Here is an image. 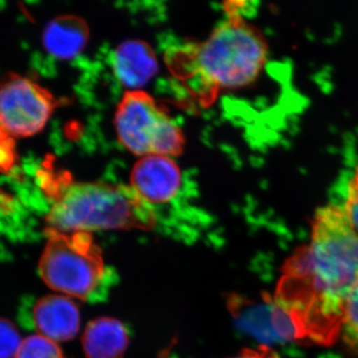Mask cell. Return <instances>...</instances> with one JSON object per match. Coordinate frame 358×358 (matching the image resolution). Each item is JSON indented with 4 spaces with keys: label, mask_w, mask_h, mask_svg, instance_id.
Here are the masks:
<instances>
[{
    "label": "cell",
    "mask_w": 358,
    "mask_h": 358,
    "mask_svg": "<svg viewBox=\"0 0 358 358\" xmlns=\"http://www.w3.org/2000/svg\"><path fill=\"white\" fill-rule=\"evenodd\" d=\"M114 124L120 143L138 157L182 154L183 131L143 90L124 94L115 110Z\"/></svg>",
    "instance_id": "obj_5"
},
{
    "label": "cell",
    "mask_w": 358,
    "mask_h": 358,
    "mask_svg": "<svg viewBox=\"0 0 358 358\" xmlns=\"http://www.w3.org/2000/svg\"><path fill=\"white\" fill-rule=\"evenodd\" d=\"M49 183L52 200L47 229L63 233L103 230H152L157 219L152 205L131 185L66 180Z\"/></svg>",
    "instance_id": "obj_3"
},
{
    "label": "cell",
    "mask_w": 358,
    "mask_h": 358,
    "mask_svg": "<svg viewBox=\"0 0 358 358\" xmlns=\"http://www.w3.org/2000/svg\"><path fill=\"white\" fill-rule=\"evenodd\" d=\"M15 162V141L14 138L0 131V173H8Z\"/></svg>",
    "instance_id": "obj_15"
},
{
    "label": "cell",
    "mask_w": 358,
    "mask_h": 358,
    "mask_svg": "<svg viewBox=\"0 0 358 358\" xmlns=\"http://www.w3.org/2000/svg\"><path fill=\"white\" fill-rule=\"evenodd\" d=\"M339 334L345 345L358 355V278L346 299Z\"/></svg>",
    "instance_id": "obj_12"
},
{
    "label": "cell",
    "mask_w": 358,
    "mask_h": 358,
    "mask_svg": "<svg viewBox=\"0 0 358 358\" xmlns=\"http://www.w3.org/2000/svg\"><path fill=\"white\" fill-rule=\"evenodd\" d=\"M90 39L88 23L76 15H61L45 27L42 43L53 57L69 60L86 48Z\"/></svg>",
    "instance_id": "obj_10"
},
{
    "label": "cell",
    "mask_w": 358,
    "mask_h": 358,
    "mask_svg": "<svg viewBox=\"0 0 358 358\" xmlns=\"http://www.w3.org/2000/svg\"><path fill=\"white\" fill-rule=\"evenodd\" d=\"M341 207L358 233V167L348 186V196Z\"/></svg>",
    "instance_id": "obj_16"
},
{
    "label": "cell",
    "mask_w": 358,
    "mask_h": 358,
    "mask_svg": "<svg viewBox=\"0 0 358 358\" xmlns=\"http://www.w3.org/2000/svg\"><path fill=\"white\" fill-rule=\"evenodd\" d=\"M231 358H279V355L267 345H260L257 348H246Z\"/></svg>",
    "instance_id": "obj_17"
},
{
    "label": "cell",
    "mask_w": 358,
    "mask_h": 358,
    "mask_svg": "<svg viewBox=\"0 0 358 358\" xmlns=\"http://www.w3.org/2000/svg\"><path fill=\"white\" fill-rule=\"evenodd\" d=\"M33 324L40 336L64 343L79 333L81 315L76 303L64 294H48L35 303Z\"/></svg>",
    "instance_id": "obj_8"
},
{
    "label": "cell",
    "mask_w": 358,
    "mask_h": 358,
    "mask_svg": "<svg viewBox=\"0 0 358 358\" xmlns=\"http://www.w3.org/2000/svg\"><path fill=\"white\" fill-rule=\"evenodd\" d=\"M358 278V233L341 205L313 218L310 242L288 263L280 289L282 307L317 341L341 331L346 299Z\"/></svg>",
    "instance_id": "obj_1"
},
{
    "label": "cell",
    "mask_w": 358,
    "mask_h": 358,
    "mask_svg": "<svg viewBox=\"0 0 358 358\" xmlns=\"http://www.w3.org/2000/svg\"><path fill=\"white\" fill-rule=\"evenodd\" d=\"M47 243L39 261V274L53 291L90 301L103 288L108 268L93 233L45 230Z\"/></svg>",
    "instance_id": "obj_4"
},
{
    "label": "cell",
    "mask_w": 358,
    "mask_h": 358,
    "mask_svg": "<svg viewBox=\"0 0 358 358\" xmlns=\"http://www.w3.org/2000/svg\"><path fill=\"white\" fill-rule=\"evenodd\" d=\"M14 358H65L60 346L55 341L40 334L23 339Z\"/></svg>",
    "instance_id": "obj_13"
},
{
    "label": "cell",
    "mask_w": 358,
    "mask_h": 358,
    "mask_svg": "<svg viewBox=\"0 0 358 358\" xmlns=\"http://www.w3.org/2000/svg\"><path fill=\"white\" fill-rule=\"evenodd\" d=\"M22 341L13 322L0 319V358H14Z\"/></svg>",
    "instance_id": "obj_14"
},
{
    "label": "cell",
    "mask_w": 358,
    "mask_h": 358,
    "mask_svg": "<svg viewBox=\"0 0 358 358\" xmlns=\"http://www.w3.org/2000/svg\"><path fill=\"white\" fill-rule=\"evenodd\" d=\"M267 42L234 9L208 38L186 45L169 56V65L201 103H211L219 92L253 83L267 62Z\"/></svg>",
    "instance_id": "obj_2"
},
{
    "label": "cell",
    "mask_w": 358,
    "mask_h": 358,
    "mask_svg": "<svg viewBox=\"0 0 358 358\" xmlns=\"http://www.w3.org/2000/svg\"><path fill=\"white\" fill-rule=\"evenodd\" d=\"M180 169L173 157L152 155L141 157L131 173V186L150 205L176 199L181 187Z\"/></svg>",
    "instance_id": "obj_7"
},
{
    "label": "cell",
    "mask_w": 358,
    "mask_h": 358,
    "mask_svg": "<svg viewBox=\"0 0 358 358\" xmlns=\"http://www.w3.org/2000/svg\"><path fill=\"white\" fill-rule=\"evenodd\" d=\"M129 343L128 329L114 317L91 320L82 336L87 358H124Z\"/></svg>",
    "instance_id": "obj_11"
},
{
    "label": "cell",
    "mask_w": 358,
    "mask_h": 358,
    "mask_svg": "<svg viewBox=\"0 0 358 358\" xmlns=\"http://www.w3.org/2000/svg\"><path fill=\"white\" fill-rule=\"evenodd\" d=\"M115 77L128 91L141 90L155 76L159 61L154 49L143 40H126L113 55Z\"/></svg>",
    "instance_id": "obj_9"
},
{
    "label": "cell",
    "mask_w": 358,
    "mask_h": 358,
    "mask_svg": "<svg viewBox=\"0 0 358 358\" xmlns=\"http://www.w3.org/2000/svg\"><path fill=\"white\" fill-rule=\"evenodd\" d=\"M59 103L48 90L17 74L0 82V131L14 138L40 133Z\"/></svg>",
    "instance_id": "obj_6"
}]
</instances>
